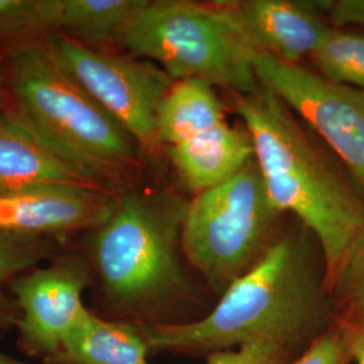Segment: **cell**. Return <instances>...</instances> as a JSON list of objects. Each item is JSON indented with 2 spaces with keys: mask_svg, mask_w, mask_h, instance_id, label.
I'll return each instance as SVG.
<instances>
[{
  "mask_svg": "<svg viewBox=\"0 0 364 364\" xmlns=\"http://www.w3.org/2000/svg\"><path fill=\"white\" fill-rule=\"evenodd\" d=\"M329 290L347 308V317L364 320V231L352 243Z\"/></svg>",
  "mask_w": 364,
  "mask_h": 364,
  "instance_id": "cell-19",
  "label": "cell"
},
{
  "mask_svg": "<svg viewBox=\"0 0 364 364\" xmlns=\"http://www.w3.org/2000/svg\"><path fill=\"white\" fill-rule=\"evenodd\" d=\"M281 216L252 156L234 176L188 201L182 255L220 297L279 237Z\"/></svg>",
  "mask_w": 364,
  "mask_h": 364,
  "instance_id": "cell-6",
  "label": "cell"
},
{
  "mask_svg": "<svg viewBox=\"0 0 364 364\" xmlns=\"http://www.w3.org/2000/svg\"><path fill=\"white\" fill-rule=\"evenodd\" d=\"M132 57L156 63L173 81L196 80L232 95L259 88L251 48L227 3L144 0L117 39Z\"/></svg>",
  "mask_w": 364,
  "mask_h": 364,
  "instance_id": "cell-5",
  "label": "cell"
},
{
  "mask_svg": "<svg viewBox=\"0 0 364 364\" xmlns=\"http://www.w3.org/2000/svg\"><path fill=\"white\" fill-rule=\"evenodd\" d=\"M291 352L273 343H252L234 350L212 352L207 364H289Z\"/></svg>",
  "mask_w": 364,
  "mask_h": 364,
  "instance_id": "cell-21",
  "label": "cell"
},
{
  "mask_svg": "<svg viewBox=\"0 0 364 364\" xmlns=\"http://www.w3.org/2000/svg\"><path fill=\"white\" fill-rule=\"evenodd\" d=\"M329 293L304 236L279 235L204 317L136 326L151 352L209 355L252 343H273L294 351L331 326Z\"/></svg>",
  "mask_w": 364,
  "mask_h": 364,
  "instance_id": "cell-1",
  "label": "cell"
},
{
  "mask_svg": "<svg viewBox=\"0 0 364 364\" xmlns=\"http://www.w3.org/2000/svg\"><path fill=\"white\" fill-rule=\"evenodd\" d=\"M144 0H57L55 33L99 49L119 33Z\"/></svg>",
  "mask_w": 364,
  "mask_h": 364,
  "instance_id": "cell-15",
  "label": "cell"
},
{
  "mask_svg": "<svg viewBox=\"0 0 364 364\" xmlns=\"http://www.w3.org/2000/svg\"><path fill=\"white\" fill-rule=\"evenodd\" d=\"M234 108L250 135L274 207L294 215L316 237L329 289L364 231L362 191L272 92L259 85L247 95H234Z\"/></svg>",
  "mask_w": 364,
  "mask_h": 364,
  "instance_id": "cell-2",
  "label": "cell"
},
{
  "mask_svg": "<svg viewBox=\"0 0 364 364\" xmlns=\"http://www.w3.org/2000/svg\"><path fill=\"white\" fill-rule=\"evenodd\" d=\"M311 60L323 77L364 90V34L329 27Z\"/></svg>",
  "mask_w": 364,
  "mask_h": 364,
  "instance_id": "cell-17",
  "label": "cell"
},
{
  "mask_svg": "<svg viewBox=\"0 0 364 364\" xmlns=\"http://www.w3.org/2000/svg\"><path fill=\"white\" fill-rule=\"evenodd\" d=\"M0 364H27L25 362H21L18 359H15L13 356L4 353L3 351H0Z\"/></svg>",
  "mask_w": 364,
  "mask_h": 364,
  "instance_id": "cell-24",
  "label": "cell"
},
{
  "mask_svg": "<svg viewBox=\"0 0 364 364\" xmlns=\"http://www.w3.org/2000/svg\"><path fill=\"white\" fill-rule=\"evenodd\" d=\"M149 343L136 324L87 308L60 352L46 364H150Z\"/></svg>",
  "mask_w": 364,
  "mask_h": 364,
  "instance_id": "cell-14",
  "label": "cell"
},
{
  "mask_svg": "<svg viewBox=\"0 0 364 364\" xmlns=\"http://www.w3.org/2000/svg\"><path fill=\"white\" fill-rule=\"evenodd\" d=\"M351 353L340 320L312 340L304 352L289 364H348Z\"/></svg>",
  "mask_w": 364,
  "mask_h": 364,
  "instance_id": "cell-20",
  "label": "cell"
},
{
  "mask_svg": "<svg viewBox=\"0 0 364 364\" xmlns=\"http://www.w3.org/2000/svg\"><path fill=\"white\" fill-rule=\"evenodd\" d=\"M57 242L49 239L22 237L0 234V329L15 328L18 309L9 291V285L19 274L52 259Z\"/></svg>",
  "mask_w": 364,
  "mask_h": 364,
  "instance_id": "cell-16",
  "label": "cell"
},
{
  "mask_svg": "<svg viewBox=\"0 0 364 364\" xmlns=\"http://www.w3.org/2000/svg\"><path fill=\"white\" fill-rule=\"evenodd\" d=\"M9 82L10 112L108 189L138 164V144L54 61L42 39L14 49Z\"/></svg>",
  "mask_w": 364,
  "mask_h": 364,
  "instance_id": "cell-4",
  "label": "cell"
},
{
  "mask_svg": "<svg viewBox=\"0 0 364 364\" xmlns=\"http://www.w3.org/2000/svg\"><path fill=\"white\" fill-rule=\"evenodd\" d=\"M0 95H1V80H0Z\"/></svg>",
  "mask_w": 364,
  "mask_h": 364,
  "instance_id": "cell-25",
  "label": "cell"
},
{
  "mask_svg": "<svg viewBox=\"0 0 364 364\" xmlns=\"http://www.w3.org/2000/svg\"><path fill=\"white\" fill-rule=\"evenodd\" d=\"M316 4L335 27H364V0L316 1Z\"/></svg>",
  "mask_w": 364,
  "mask_h": 364,
  "instance_id": "cell-22",
  "label": "cell"
},
{
  "mask_svg": "<svg viewBox=\"0 0 364 364\" xmlns=\"http://www.w3.org/2000/svg\"><path fill=\"white\" fill-rule=\"evenodd\" d=\"M91 267L76 254H63L15 277L9 291L18 309L15 328L19 348L48 363L87 311L84 291Z\"/></svg>",
  "mask_w": 364,
  "mask_h": 364,
  "instance_id": "cell-10",
  "label": "cell"
},
{
  "mask_svg": "<svg viewBox=\"0 0 364 364\" xmlns=\"http://www.w3.org/2000/svg\"><path fill=\"white\" fill-rule=\"evenodd\" d=\"M254 69L260 85L326 142L364 195V90L264 53L255 54Z\"/></svg>",
  "mask_w": 364,
  "mask_h": 364,
  "instance_id": "cell-9",
  "label": "cell"
},
{
  "mask_svg": "<svg viewBox=\"0 0 364 364\" xmlns=\"http://www.w3.org/2000/svg\"><path fill=\"white\" fill-rule=\"evenodd\" d=\"M156 138L196 195L230 178L254 156L247 131L227 122L216 88L196 80L173 81L158 112Z\"/></svg>",
  "mask_w": 364,
  "mask_h": 364,
  "instance_id": "cell-7",
  "label": "cell"
},
{
  "mask_svg": "<svg viewBox=\"0 0 364 364\" xmlns=\"http://www.w3.org/2000/svg\"><path fill=\"white\" fill-rule=\"evenodd\" d=\"M340 323L346 331L352 362L364 364V320L346 317Z\"/></svg>",
  "mask_w": 364,
  "mask_h": 364,
  "instance_id": "cell-23",
  "label": "cell"
},
{
  "mask_svg": "<svg viewBox=\"0 0 364 364\" xmlns=\"http://www.w3.org/2000/svg\"><path fill=\"white\" fill-rule=\"evenodd\" d=\"M236 23L257 53L290 64L312 55L329 27L316 1L240 0L225 1Z\"/></svg>",
  "mask_w": 364,
  "mask_h": 364,
  "instance_id": "cell-12",
  "label": "cell"
},
{
  "mask_svg": "<svg viewBox=\"0 0 364 364\" xmlns=\"http://www.w3.org/2000/svg\"><path fill=\"white\" fill-rule=\"evenodd\" d=\"M105 191L72 185H38L0 192V234L60 240L93 231L117 205Z\"/></svg>",
  "mask_w": 364,
  "mask_h": 364,
  "instance_id": "cell-11",
  "label": "cell"
},
{
  "mask_svg": "<svg viewBox=\"0 0 364 364\" xmlns=\"http://www.w3.org/2000/svg\"><path fill=\"white\" fill-rule=\"evenodd\" d=\"M188 201L170 192H131L117 198L108 220L91 231L88 264L107 318L132 324L171 323L189 293L181 264Z\"/></svg>",
  "mask_w": 364,
  "mask_h": 364,
  "instance_id": "cell-3",
  "label": "cell"
},
{
  "mask_svg": "<svg viewBox=\"0 0 364 364\" xmlns=\"http://www.w3.org/2000/svg\"><path fill=\"white\" fill-rule=\"evenodd\" d=\"M54 61L127 131L139 147L154 151L158 112L173 80L156 65L100 49L65 34L42 39Z\"/></svg>",
  "mask_w": 364,
  "mask_h": 364,
  "instance_id": "cell-8",
  "label": "cell"
},
{
  "mask_svg": "<svg viewBox=\"0 0 364 364\" xmlns=\"http://www.w3.org/2000/svg\"><path fill=\"white\" fill-rule=\"evenodd\" d=\"M72 185L112 193L90 171L66 159L11 112L0 114V192Z\"/></svg>",
  "mask_w": 364,
  "mask_h": 364,
  "instance_id": "cell-13",
  "label": "cell"
},
{
  "mask_svg": "<svg viewBox=\"0 0 364 364\" xmlns=\"http://www.w3.org/2000/svg\"><path fill=\"white\" fill-rule=\"evenodd\" d=\"M57 0H0V41L16 46L55 33Z\"/></svg>",
  "mask_w": 364,
  "mask_h": 364,
  "instance_id": "cell-18",
  "label": "cell"
}]
</instances>
